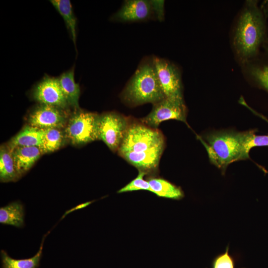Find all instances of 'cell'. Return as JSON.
<instances>
[{
	"mask_svg": "<svg viewBox=\"0 0 268 268\" xmlns=\"http://www.w3.org/2000/svg\"><path fill=\"white\" fill-rule=\"evenodd\" d=\"M164 139L158 130L144 124L129 125L118 150L119 154L138 171H155L164 147Z\"/></svg>",
	"mask_w": 268,
	"mask_h": 268,
	"instance_id": "6da1fadb",
	"label": "cell"
},
{
	"mask_svg": "<svg viewBox=\"0 0 268 268\" xmlns=\"http://www.w3.org/2000/svg\"><path fill=\"white\" fill-rule=\"evenodd\" d=\"M251 131L244 132H219L201 139L210 161L224 174L231 163L249 158L248 142Z\"/></svg>",
	"mask_w": 268,
	"mask_h": 268,
	"instance_id": "7a4b0ae2",
	"label": "cell"
},
{
	"mask_svg": "<svg viewBox=\"0 0 268 268\" xmlns=\"http://www.w3.org/2000/svg\"><path fill=\"white\" fill-rule=\"evenodd\" d=\"M265 34L263 16L254 1H248L235 27L233 46L241 62L246 64L257 54Z\"/></svg>",
	"mask_w": 268,
	"mask_h": 268,
	"instance_id": "3957f363",
	"label": "cell"
},
{
	"mask_svg": "<svg viewBox=\"0 0 268 268\" xmlns=\"http://www.w3.org/2000/svg\"><path fill=\"white\" fill-rule=\"evenodd\" d=\"M122 98L131 106L154 104L165 98L158 81L152 58L138 67L122 93Z\"/></svg>",
	"mask_w": 268,
	"mask_h": 268,
	"instance_id": "277c9868",
	"label": "cell"
},
{
	"mask_svg": "<svg viewBox=\"0 0 268 268\" xmlns=\"http://www.w3.org/2000/svg\"><path fill=\"white\" fill-rule=\"evenodd\" d=\"M98 114L78 111L68 120L66 136L73 144H85L98 139Z\"/></svg>",
	"mask_w": 268,
	"mask_h": 268,
	"instance_id": "5b68a950",
	"label": "cell"
},
{
	"mask_svg": "<svg viewBox=\"0 0 268 268\" xmlns=\"http://www.w3.org/2000/svg\"><path fill=\"white\" fill-rule=\"evenodd\" d=\"M127 119L122 115L109 112L99 115L98 139L112 151L118 150L129 127Z\"/></svg>",
	"mask_w": 268,
	"mask_h": 268,
	"instance_id": "8992f818",
	"label": "cell"
},
{
	"mask_svg": "<svg viewBox=\"0 0 268 268\" xmlns=\"http://www.w3.org/2000/svg\"><path fill=\"white\" fill-rule=\"evenodd\" d=\"M157 77L166 98L183 101L180 72L171 62L158 57L152 58Z\"/></svg>",
	"mask_w": 268,
	"mask_h": 268,
	"instance_id": "52a82bcc",
	"label": "cell"
},
{
	"mask_svg": "<svg viewBox=\"0 0 268 268\" xmlns=\"http://www.w3.org/2000/svg\"><path fill=\"white\" fill-rule=\"evenodd\" d=\"M171 119L187 124L186 107L184 101L165 97L153 104L152 110L141 121L147 126L156 129L161 122Z\"/></svg>",
	"mask_w": 268,
	"mask_h": 268,
	"instance_id": "ba28073f",
	"label": "cell"
},
{
	"mask_svg": "<svg viewBox=\"0 0 268 268\" xmlns=\"http://www.w3.org/2000/svg\"><path fill=\"white\" fill-rule=\"evenodd\" d=\"M65 110L40 104L29 114L28 123L30 126L40 130L61 129L66 127L68 122Z\"/></svg>",
	"mask_w": 268,
	"mask_h": 268,
	"instance_id": "9c48e42d",
	"label": "cell"
},
{
	"mask_svg": "<svg viewBox=\"0 0 268 268\" xmlns=\"http://www.w3.org/2000/svg\"><path fill=\"white\" fill-rule=\"evenodd\" d=\"M33 98L41 104L66 109L68 105L61 88L58 78L46 76L35 86Z\"/></svg>",
	"mask_w": 268,
	"mask_h": 268,
	"instance_id": "30bf717a",
	"label": "cell"
},
{
	"mask_svg": "<svg viewBox=\"0 0 268 268\" xmlns=\"http://www.w3.org/2000/svg\"><path fill=\"white\" fill-rule=\"evenodd\" d=\"M154 16L151 0H125L120 9L111 19L119 22H135L145 20Z\"/></svg>",
	"mask_w": 268,
	"mask_h": 268,
	"instance_id": "8fae6325",
	"label": "cell"
},
{
	"mask_svg": "<svg viewBox=\"0 0 268 268\" xmlns=\"http://www.w3.org/2000/svg\"><path fill=\"white\" fill-rule=\"evenodd\" d=\"M11 149L15 168L20 177L31 168L42 154L38 146H18Z\"/></svg>",
	"mask_w": 268,
	"mask_h": 268,
	"instance_id": "7c38bea8",
	"label": "cell"
},
{
	"mask_svg": "<svg viewBox=\"0 0 268 268\" xmlns=\"http://www.w3.org/2000/svg\"><path fill=\"white\" fill-rule=\"evenodd\" d=\"M58 79L68 105L78 109L80 90L79 86L74 80V68L63 73Z\"/></svg>",
	"mask_w": 268,
	"mask_h": 268,
	"instance_id": "4fadbf2b",
	"label": "cell"
},
{
	"mask_svg": "<svg viewBox=\"0 0 268 268\" xmlns=\"http://www.w3.org/2000/svg\"><path fill=\"white\" fill-rule=\"evenodd\" d=\"M151 192L159 197L174 200H180L185 197L182 189L161 178L151 177L148 179Z\"/></svg>",
	"mask_w": 268,
	"mask_h": 268,
	"instance_id": "5bb4252c",
	"label": "cell"
},
{
	"mask_svg": "<svg viewBox=\"0 0 268 268\" xmlns=\"http://www.w3.org/2000/svg\"><path fill=\"white\" fill-rule=\"evenodd\" d=\"M43 137L42 130L30 125L25 127L17 134L13 137L8 146L11 148L18 146L40 147Z\"/></svg>",
	"mask_w": 268,
	"mask_h": 268,
	"instance_id": "9a60e30c",
	"label": "cell"
},
{
	"mask_svg": "<svg viewBox=\"0 0 268 268\" xmlns=\"http://www.w3.org/2000/svg\"><path fill=\"white\" fill-rule=\"evenodd\" d=\"M24 210L22 204L13 201L0 208V223L21 228L24 225Z\"/></svg>",
	"mask_w": 268,
	"mask_h": 268,
	"instance_id": "2e32d148",
	"label": "cell"
},
{
	"mask_svg": "<svg viewBox=\"0 0 268 268\" xmlns=\"http://www.w3.org/2000/svg\"><path fill=\"white\" fill-rule=\"evenodd\" d=\"M19 176L14 164L12 150L8 146H1L0 149V180L2 182L17 180Z\"/></svg>",
	"mask_w": 268,
	"mask_h": 268,
	"instance_id": "e0dca14e",
	"label": "cell"
},
{
	"mask_svg": "<svg viewBox=\"0 0 268 268\" xmlns=\"http://www.w3.org/2000/svg\"><path fill=\"white\" fill-rule=\"evenodd\" d=\"M50 2L63 18L74 46L76 47V18L73 13L70 1L69 0H51Z\"/></svg>",
	"mask_w": 268,
	"mask_h": 268,
	"instance_id": "ac0fdd59",
	"label": "cell"
},
{
	"mask_svg": "<svg viewBox=\"0 0 268 268\" xmlns=\"http://www.w3.org/2000/svg\"><path fill=\"white\" fill-rule=\"evenodd\" d=\"M48 233L43 236L37 253L30 258L21 260L14 259L9 257L5 251L1 250L0 254L2 268H37L39 265L42 255L44 240Z\"/></svg>",
	"mask_w": 268,
	"mask_h": 268,
	"instance_id": "d6986e66",
	"label": "cell"
},
{
	"mask_svg": "<svg viewBox=\"0 0 268 268\" xmlns=\"http://www.w3.org/2000/svg\"><path fill=\"white\" fill-rule=\"evenodd\" d=\"M43 137L40 147L42 154L52 152L63 144L66 134L60 129L42 130Z\"/></svg>",
	"mask_w": 268,
	"mask_h": 268,
	"instance_id": "ffe728a7",
	"label": "cell"
},
{
	"mask_svg": "<svg viewBox=\"0 0 268 268\" xmlns=\"http://www.w3.org/2000/svg\"><path fill=\"white\" fill-rule=\"evenodd\" d=\"M228 245L224 252L216 256L211 262V268H236V261L233 256L229 253Z\"/></svg>",
	"mask_w": 268,
	"mask_h": 268,
	"instance_id": "44dd1931",
	"label": "cell"
},
{
	"mask_svg": "<svg viewBox=\"0 0 268 268\" xmlns=\"http://www.w3.org/2000/svg\"><path fill=\"white\" fill-rule=\"evenodd\" d=\"M146 174L142 171H139L137 177L125 186L120 189L118 193H123L139 190H145L151 192V189L147 180L143 179Z\"/></svg>",
	"mask_w": 268,
	"mask_h": 268,
	"instance_id": "7402d4cb",
	"label": "cell"
},
{
	"mask_svg": "<svg viewBox=\"0 0 268 268\" xmlns=\"http://www.w3.org/2000/svg\"><path fill=\"white\" fill-rule=\"evenodd\" d=\"M251 73L261 85L268 90V66L254 67Z\"/></svg>",
	"mask_w": 268,
	"mask_h": 268,
	"instance_id": "603a6c76",
	"label": "cell"
},
{
	"mask_svg": "<svg viewBox=\"0 0 268 268\" xmlns=\"http://www.w3.org/2000/svg\"><path fill=\"white\" fill-rule=\"evenodd\" d=\"M268 146V135H257L252 130L248 142V148L250 150L255 147Z\"/></svg>",
	"mask_w": 268,
	"mask_h": 268,
	"instance_id": "cb8c5ba5",
	"label": "cell"
},
{
	"mask_svg": "<svg viewBox=\"0 0 268 268\" xmlns=\"http://www.w3.org/2000/svg\"><path fill=\"white\" fill-rule=\"evenodd\" d=\"M155 16L160 21L164 17V0H151Z\"/></svg>",
	"mask_w": 268,
	"mask_h": 268,
	"instance_id": "d4e9b609",
	"label": "cell"
},
{
	"mask_svg": "<svg viewBox=\"0 0 268 268\" xmlns=\"http://www.w3.org/2000/svg\"><path fill=\"white\" fill-rule=\"evenodd\" d=\"M94 201H87L86 202L78 204V205L75 206V207H72V208L67 210V211H66L65 212L64 215L61 217V220L63 219L66 216H67V214H69L70 212H71L72 211H75L76 210L81 209V208H83L84 207H85L87 206L88 205H89V204L92 203Z\"/></svg>",
	"mask_w": 268,
	"mask_h": 268,
	"instance_id": "484cf974",
	"label": "cell"
},
{
	"mask_svg": "<svg viewBox=\"0 0 268 268\" xmlns=\"http://www.w3.org/2000/svg\"><path fill=\"white\" fill-rule=\"evenodd\" d=\"M265 120H267L268 122V121L266 119H265Z\"/></svg>",
	"mask_w": 268,
	"mask_h": 268,
	"instance_id": "4316f807",
	"label": "cell"
},
{
	"mask_svg": "<svg viewBox=\"0 0 268 268\" xmlns=\"http://www.w3.org/2000/svg\"></svg>",
	"mask_w": 268,
	"mask_h": 268,
	"instance_id": "83f0119b",
	"label": "cell"
}]
</instances>
